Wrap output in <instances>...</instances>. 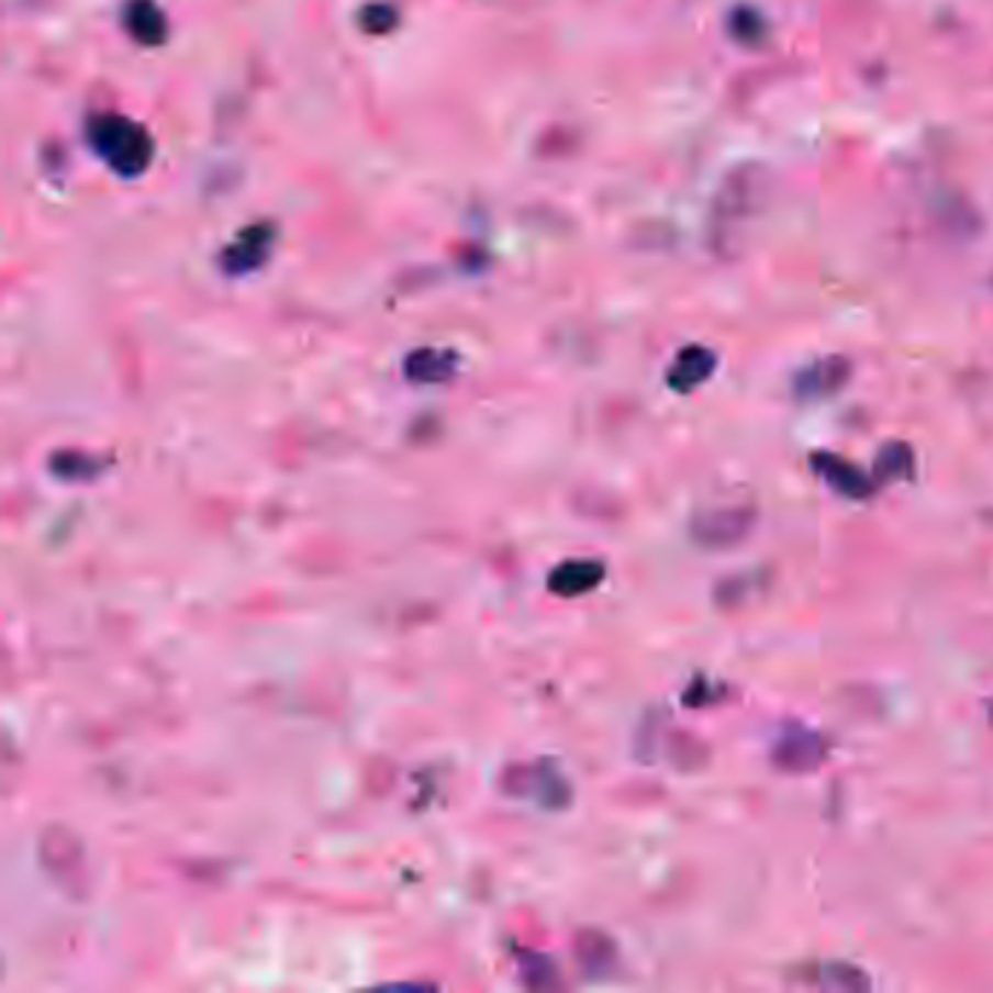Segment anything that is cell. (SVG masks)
Returning <instances> with one entry per match:
<instances>
[{"instance_id":"1","label":"cell","mask_w":993,"mask_h":993,"mask_svg":"<svg viewBox=\"0 0 993 993\" xmlns=\"http://www.w3.org/2000/svg\"><path fill=\"white\" fill-rule=\"evenodd\" d=\"M91 141L102 158L120 176H141L152 160V137L143 125L125 118H100L91 129Z\"/></svg>"},{"instance_id":"2","label":"cell","mask_w":993,"mask_h":993,"mask_svg":"<svg viewBox=\"0 0 993 993\" xmlns=\"http://www.w3.org/2000/svg\"><path fill=\"white\" fill-rule=\"evenodd\" d=\"M827 760V740L818 732L799 723L781 728L776 746H772V763L781 772L790 776H804V772H816Z\"/></svg>"},{"instance_id":"3","label":"cell","mask_w":993,"mask_h":993,"mask_svg":"<svg viewBox=\"0 0 993 993\" xmlns=\"http://www.w3.org/2000/svg\"><path fill=\"white\" fill-rule=\"evenodd\" d=\"M751 527H755V510L746 504H728V507L702 510L700 516L693 518L691 534L705 548H732V545L744 543L751 534Z\"/></svg>"},{"instance_id":"4","label":"cell","mask_w":993,"mask_h":993,"mask_svg":"<svg viewBox=\"0 0 993 993\" xmlns=\"http://www.w3.org/2000/svg\"><path fill=\"white\" fill-rule=\"evenodd\" d=\"M810 467L816 469L818 478H822L834 493L845 495V499L862 501L874 493V478H869L860 467H853V464L843 460L839 455L816 451V455L810 458Z\"/></svg>"},{"instance_id":"5","label":"cell","mask_w":993,"mask_h":993,"mask_svg":"<svg viewBox=\"0 0 993 993\" xmlns=\"http://www.w3.org/2000/svg\"><path fill=\"white\" fill-rule=\"evenodd\" d=\"M848 376H851V365L843 356H830L795 376L793 391L799 400H825L848 382Z\"/></svg>"},{"instance_id":"6","label":"cell","mask_w":993,"mask_h":993,"mask_svg":"<svg viewBox=\"0 0 993 993\" xmlns=\"http://www.w3.org/2000/svg\"><path fill=\"white\" fill-rule=\"evenodd\" d=\"M601 580V562H594V559H568L559 568H554L548 585H551V592L562 594V598H577V594L592 592Z\"/></svg>"},{"instance_id":"7","label":"cell","mask_w":993,"mask_h":993,"mask_svg":"<svg viewBox=\"0 0 993 993\" xmlns=\"http://www.w3.org/2000/svg\"><path fill=\"white\" fill-rule=\"evenodd\" d=\"M714 365H717V359L705 347H684L673 361V368H670L668 384L673 391H693L714 373Z\"/></svg>"},{"instance_id":"8","label":"cell","mask_w":993,"mask_h":993,"mask_svg":"<svg viewBox=\"0 0 993 993\" xmlns=\"http://www.w3.org/2000/svg\"><path fill=\"white\" fill-rule=\"evenodd\" d=\"M125 30L141 44H160L167 38V18L152 0H132L123 12Z\"/></svg>"},{"instance_id":"9","label":"cell","mask_w":993,"mask_h":993,"mask_svg":"<svg viewBox=\"0 0 993 993\" xmlns=\"http://www.w3.org/2000/svg\"><path fill=\"white\" fill-rule=\"evenodd\" d=\"M915 478V451L906 443H885L874 458V481H901Z\"/></svg>"},{"instance_id":"10","label":"cell","mask_w":993,"mask_h":993,"mask_svg":"<svg viewBox=\"0 0 993 993\" xmlns=\"http://www.w3.org/2000/svg\"><path fill=\"white\" fill-rule=\"evenodd\" d=\"M268 245H271V231H248V234L239 236V243L227 250L225 259L227 266L234 271H245V268H254L263 263V257L268 254Z\"/></svg>"},{"instance_id":"11","label":"cell","mask_w":993,"mask_h":993,"mask_svg":"<svg viewBox=\"0 0 993 993\" xmlns=\"http://www.w3.org/2000/svg\"><path fill=\"white\" fill-rule=\"evenodd\" d=\"M818 985L825 991H869L871 982L860 968L851 964H827L818 970Z\"/></svg>"}]
</instances>
